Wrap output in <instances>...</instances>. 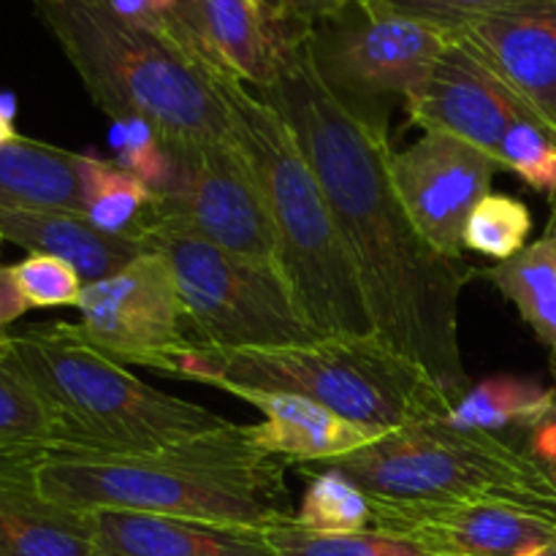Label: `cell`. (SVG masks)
Masks as SVG:
<instances>
[{
    "label": "cell",
    "instance_id": "cell-1",
    "mask_svg": "<svg viewBox=\"0 0 556 556\" xmlns=\"http://www.w3.org/2000/svg\"><path fill=\"white\" fill-rule=\"evenodd\" d=\"M255 92L291 125L329 199L375 334L454 407L472 389L459 351V299L481 271L438 253L413 226L391 182L389 128L364 119L324 85L307 27L282 52L275 85Z\"/></svg>",
    "mask_w": 556,
    "mask_h": 556
},
{
    "label": "cell",
    "instance_id": "cell-2",
    "mask_svg": "<svg viewBox=\"0 0 556 556\" xmlns=\"http://www.w3.org/2000/svg\"><path fill=\"white\" fill-rule=\"evenodd\" d=\"M38 486L79 514L134 510L255 530L293 519L286 465L231 421L150 456L52 454L38 462Z\"/></svg>",
    "mask_w": 556,
    "mask_h": 556
},
{
    "label": "cell",
    "instance_id": "cell-3",
    "mask_svg": "<svg viewBox=\"0 0 556 556\" xmlns=\"http://www.w3.org/2000/svg\"><path fill=\"white\" fill-rule=\"evenodd\" d=\"M231 139L255 179L277 242V266L320 337H378L329 199L291 125L266 98L217 74Z\"/></svg>",
    "mask_w": 556,
    "mask_h": 556
},
{
    "label": "cell",
    "instance_id": "cell-4",
    "mask_svg": "<svg viewBox=\"0 0 556 556\" xmlns=\"http://www.w3.org/2000/svg\"><path fill=\"white\" fill-rule=\"evenodd\" d=\"M43 25L112 123L147 119L163 139L231 141V114L215 71L155 27L106 0H36Z\"/></svg>",
    "mask_w": 556,
    "mask_h": 556
},
{
    "label": "cell",
    "instance_id": "cell-5",
    "mask_svg": "<svg viewBox=\"0 0 556 556\" xmlns=\"http://www.w3.org/2000/svg\"><path fill=\"white\" fill-rule=\"evenodd\" d=\"M9 342L52 413L54 454L150 456L228 424L136 378L92 345L79 324L58 320L9 334Z\"/></svg>",
    "mask_w": 556,
    "mask_h": 556
},
{
    "label": "cell",
    "instance_id": "cell-6",
    "mask_svg": "<svg viewBox=\"0 0 556 556\" xmlns=\"http://www.w3.org/2000/svg\"><path fill=\"white\" fill-rule=\"evenodd\" d=\"M163 375L233 389L280 391L318 402L362 427L391 432L451 410L440 391L380 337H320L307 345L217 351L190 342Z\"/></svg>",
    "mask_w": 556,
    "mask_h": 556
},
{
    "label": "cell",
    "instance_id": "cell-7",
    "mask_svg": "<svg viewBox=\"0 0 556 556\" xmlns=\"http://www.w3.org/2000/svg\"><path fill=\"white\" fill-rule=\"evenodd\" d=\"M302 467L342 472L372 503H451L492 492L556 497L527 448L497 434L456 429L443 416L391 429L340 459Z\"/></svg>",
    "mask_w": 556,
    "mask_h": 556
},
{
    "label": "cell",
    "instance_id": "cell-8",
    "mask_svg": "<svg viewBox=\"0 0 556 556\" xmlns=\"http://www.w3.org/2000/svg\"><path fill=\"white\" fill-rule=\"evenodd\" d=\"M144 248L166 258L199 345L266 351L320 340L280 266L228 253L174 215H163Z\"/></svg>",
    "mask_w": 556,
    "mask_h": 556
},
{
    "label": "cell",
    "instance_id": "cell-9",
    "mask_svg": "<svg viewBox=\"0 0 556 556\" xmlns=\"http://www.w3.org/2000/svg\"><path fill=\"white\" fill-rule=\"evenodd\" d=\"M307 43L324 85L364 119L389 128L391 101L405 103L424 85L451 38L358 0L309 25Z\"/></svg>",
    "mask_w": 556,
    "mask_h": 556
},
{
    "label": "cell",
    "instance_id": "cell-10",
    "mask_svg": "<svg viewBox=\"0 0 556 556\" xmlns=\"http://www.w3.org/2000/svg\"><path fill=\"white\" fill-rule=\"evenodd\" d=\"M372 530L424 556H530L556 538V497L492 492L451 503H372Z\"/></svg>",
    "mask_w": 556,
    "mask_h": 556
},
{
    "label": "cell",
    "instance_id": "cell-11",
    "mask_svg": "<svg viewBox=\"0 0 556 556\" xmlns=\"http://www.w3.org/2000/svg\"><path fill=\"white\" fill-rule=\"evenodd\" d=\"M81 331L125 367L166 364L193 340L177 280L166 258L144 253L117 275L87 282L79 296Z\"/></svg>",
    "mask_w": 556,
    "mask_h": 556
},
{
    "label": "cell",
    "instance_id": "cell-12",
    "mask_svg": "<svg viewBox=\"0 0 556 556\" xmlns=\"http://www.w3.org/2000/svg\"><path fill=\"white\" fill-rule=\"evenodd\" d=\"M177 163L174 185L163 199L166 215L228 253L277 266V242L269 212L242 152L231 141L166 139Z\"/></svg>",
    "mask_w": 556,
    "mask_h": 556
},
{
    "label": "cell",
    "instance_id": "cell-13",
    "mask_svg": "<svg viewBox=\"0 0 556 556\" xmlns=\"http://www.w3.org/2000/svg\"><path fill=\"white\" fill-rule=\"evenodd\" d=\"M391 182L413 226L438 253L462 258L472 210L492 193L497 157L456 136L429 130L389 157Z\"/></svg>",
    "mask_w": 556,
    "mask_h": 556
},
{
    "label": "cell",
    "instance_id": "cell-14",
    "mask_svg": "<svg viewBox=\"0 0 556 556\" xmlns=\"http://www.w3.org/2000/svg\"><path fill=\"white\" fill-rule=\"evenodd\" d=\"M302 30L271 0H182L172 38L206 68L266 90L275 85L282 52Z\"/></svg>",
    "mask_w": 556,
    "mask_h": 556
},
{
    "label": "cell",
    "instance_id": "cell-15",
    "mask_svg": "<svg viewBox=\"0 0 556 556\" xmlns=\"http://www.w3.org/2000/svg\"><path fill=\"white\" fill-rule=\"evenodd\" d=\"M451 41L476 54L556 136V0H505Z\"/></svg>",
    "mask_w": 556,
    "mask_h": 556
},
{
    "label": "cell",
    "instance_id": "cell-16",
    "mask_svg": "<svg viewBox=\"0 0 556 556\" xmlns=\"http://www.w3.org/2000/svg\"><path fill=\"white\" fill-rule=\"evenodd\" d=\"M405 109L427 134L456 136L489 155L497 152L510 123L532 114L503 79L456 41L445 47L424 85L405 98Z\"/></svg>",
    "mask_w": 556,
    "mask_h": 556
},
{
    "label": "cell",
    "instance_id": "cell-17",
    "mask_svg": "<svg viewBox=\"0 0 556 556\" xmlns=\"http://www.w3.org/2000/svg\"><path fill=\"white\" fill-rule=\"evenodd\" d=\"M90 527L92 556H277L255 527L134 510H92Z\"/></svg>",
    "mask_w": 556,
    "mask_h": 556
},
{
    "label": "cell",
    "instance_id": "cell-18",
    "mask_svg": "<svg viewBox=\"0 0 556 556\" xmlns=\"http://www.w3.org/2000/svg\"><path fill=\"white\" fill-rule=\"evenodd\" d=\"M231 394L264 413V424H253L250 438L266 456L282 465L302 467L340 459L386 434L348 421L304 396L255 389H233Z\"/></svg>",
    "mask_w": 556,
    "mask_h": 556
},
{
    "label": "cell",
    "instance_id": "cell-19",
    "mask_svg": "<svg viewBox=\"0 0 556 556\" xmlns=\"http://www.w3.org/2000/svg\"><path fill=\"white\" fill-rule=\"evenodd\" d=\"M41 459H0V556H92L90 514L38 486Z\"/></svg>",
    "mask_w": 556,
    "mask_h": 556
},
{
    "label": "cell",
    "instance_id": "cell-20",
    "mask_svg": "<svg viewBox=\"0 0 556 556\" xmlns=\"http://www.w3.org/2000/svg\"><path fill=\"white\" fill-rule=\"evenodd\" d=\"M0 237L27 253L52 255L74 266L81 282H98L117 275L150 250L144 244L112 237L92 226L81 212L65 210H3Z\"/></svg>",
    "mask_w": 556,
    "mask_h": 556
},
{
    "label": "cell",
    "instance_id": "cell-21",
    "mask_svg": "<svg viewBox=\"0 0 556 556\" xmlns=\"http://www.w3.org/2000/svg\"><path fill=\"white\" fill-rule=\"evenodd\" d=\"M79 161V152L25 136L0 141V206L81 212Z\"/></svg>",
    "mask_w": 556,
    "mask_h": 556
},
{
    "label": "cell",
    "instance_id": "cell-22",
    "mask_svg": "<svg viewBox=\"0 0 556 556\" xmlns=\"http://www.w3.org/2000/svg\"><path fill=\"white\" fill-rule=\"evenodd\" d=\"M81 215L112 237L144 244L163 220V201L117 161L81 155Z\"/></svg>",
    "mask_w": 556,
    "mask_h": 556
},
{
    "label": "cell",
    "instance_id": "cell-23",
    "mask_svg": "<svg viewBox=\"0 0 556 556\" xmlns=\"http://www.w3.org/2000/svg\"><path fill=\"white\" fill-rule=\"evenodd\" d=\"M556 410V391L538 380L497 375L472 383V389L445 413V424L465 432L497 434L532 432L543 418Z\"/></svg>",
    "mask_w": 556,
    "mask_h": 556
},
{
    "label": "cell",
    "instance_id": "cell-24",
    "mask_svg": "<svg viewBox=\"0 0 556 556\" xmlns=\"http://www.w3.org/2000/svg\"><path fill=\"white\" fill-rule=\"evenodd\" d=\"M552 206L554 215L541 239L481 275L516 304L556 362V204Z\"/></svg>",
    "mask_w": 556,
    "mask_h": 556
},
{
    "label": "cell",
    "instance_id": "cell-25",
    "mask_svg": "<svg viewBox=\"0 0 556 556\" xmlns=\"http://www.w3.org/2000/svg\"><path fill=\"white\" fill-rule=\"evenodd\" d=\"M54 454V421L30 375L0 337V459H47Z\"/></svg>",
    "mask_w": 556,
    "mask_h": 556
},
{
    "label": "cell",
    "instance_id": "cell-26",
    "mask_svg": "<svg viewBox=\"0 0 556 556\" xmlns=\"http://www.w3.org/2000/svg\"><path fill=\"white\" fill-rule=\"evenodd\" d=\"M309 481L302 508L293 519L324 535H356L372 530V500L342 472L302 467Z\"/></svg>",
    "mask_w": 556,
    "mask_h": 556
},
{
    "label": "cell",
    "instance_id": "cell-27",
    "mask_svg": "<svg viewBox=\"0 0 556 556\" xmlns=\"http://www.w3.org/2000/svg\"><path fill=\"white\" fill-rule=\"evenodd\" d=\"M277 556H424L400 538L367 530L356 535H324L299 525L296 519L277 521L264 530Z\"/></svg>",
    "mask_w": 556,
    "mask_h": 556
},
{
    "label": "cell",
    "instance_id": "cell-28",
    "mask_svg": "<svg viewBox=\"0 0 556 556\" xmlns=\"http://www.w3.org/2000/svg\"><path fill=\"white\" fill-rule=\"evenodd\" d=\"M532 217L525 201L505 193H489L472 210L465 226V250L494 258L497 264L514 258L527 248Z\"/></svg>",
    "mask_w": 556,
    "mask_h": 556
},
{
    "label": "cell",
    "instance_id": "cell-29",
    "mask_svg": "<svg viewBox=\"0 0 556 556\" xmlns=\"http://www.w3.org/2000/svg\"><path fill=\"white\" fill-rule=\"evenodd\" d=\"M497 163L530 188L556 201V136L538 117L527 114L510 123L494 152Z\"/></svg>",
    "mask_w": 556,
    "mask_h": 556
},
{
    "label": "cell",
    "instance_id": "cell-30",
    "mask_svg": "<svg viewBox=\"0 0 556 556\" xmlns=\"http://www.w3.org/2000/svg\"><path fill=\"white\" fill-rule=\"evenodd\" d=\"M114 144L119 150V166L141 179L157 199H166L177 174V163L168 152L166 139L147 119L128 117L114 123Z\"/></svg>",
    "mask_w": 556,
    "mask_h": 556
},
{
    "label": "cell",
    "instance_id": "cell-31",
    "mask_svg": "<svg viewBox=\"0 0 556 556\" xmlns=\"http://www.w3.org/2000/svg\"><path fill=\"white\" fill-rule=\"evenodd\" d=\"M11 277L30 309L76 307L85 288L74 266L41 253H27V258L11 266Z\"/></svg>",
    "mask_w": 556,
    "mask_h": 556
},
{
    "label": "cell",
    "instance_id": "cell-32",
    "mask_svg": "<svg viewBox=\"0 0 556 556\" xmlns=\"http://www.w3.org/2000/svg\"><path fill=\"white\" fill-rule=\"evenodd\" d=\"M369 3L454 38L462 27L503 5L505 0H369Z\"/></svg>",
    "mask_w": 556,
    "mask_h": 556
},
{
    "label": "cell",
    "instance_id": "cell-33",
    "mask_svg": "<svg viewBox=\"0 0 556 556\" xmlns=\"http://www.w3.org/2000/svg\"><path fill=\"white\" fill-rule=\"evenodd\" d=\"M527 454L535 459L543 476L552 481L556 489V410L548 418H543L535 429L530 432V443H527Z\"/></svg>",
    "mask_w": 556,
    "mask_h": 556
},
{
    "label": "cell",
    "instance_id": "cell-34",
    "mask_svg": "<svg viewBox=\"0 0 556 556\" xmlns=\"http://www.w3.org/2000/svg\"><path fill=\"white\" fill-rule=\"evenodd\" d=\"M275 9L291 22L309 27L315 22L326 20V16L337 14V11L348 9V5L358 3V0H271Z\"/></svg>",
    "mask_w": 556,
    "mask_h": 556
},
{
    "label": "cell",
    "instance_id": "cell-35",
    "mask_svg": "<svg viewBox=\"0 0 556 556\" xmlns=\"http://www.w3.org/2000/svg\"><path fill=\"white\" fill-rule=\"evenodd\" d=\"M27 302L22 299L20 288H16L14 277H11V266H0V337L9 334V326L20 320L27 313Z\"/></svg>",
    "mask_w": 556,
    "mask_h": 556
},
{
    "label": "cell",
    "instance_id": "cell-36",
    "mask_svg": "<svg viewBox=\"0 0 556 556\" xmlns=\"http://www.w3.org/2000/svg\"><path fill=\"white\" fill-rule=\"evenodd\" d=\"M530 556H556V538L552 543H548V546H543V548H538L535 554H530Z\"/></svg>",
    "mask_w": 556,
    "mask_h": 556
},
{
    "label": "cell",
    "instance_id": "cell-37",
    "mask_svg": "<svg viewBox=\"0 0 556 556\" xmlns=\"http://www.w3.org/2000/svg\"><path fill=\"white\" fill-rule=\"evenodd\" d=\"M0 244H3V237H0Z\"/></svg>",
    "mask_w": 556,
    "mask_h": 556
},
{
    "label": "cell",
    "instance_id": "cell-38",
    "mask_svg": "<svg viewBox=\"0 0 556 556\" xmlns=\"http://www.w3.org/2000/svg\"><path fill=\"white\" fill-rule=\"evenodd\" d=\"M552 204H556V201H552Z\"/></svg>",
    "mask_w": 556,
    "mask_h": 556
}]
</instances>
